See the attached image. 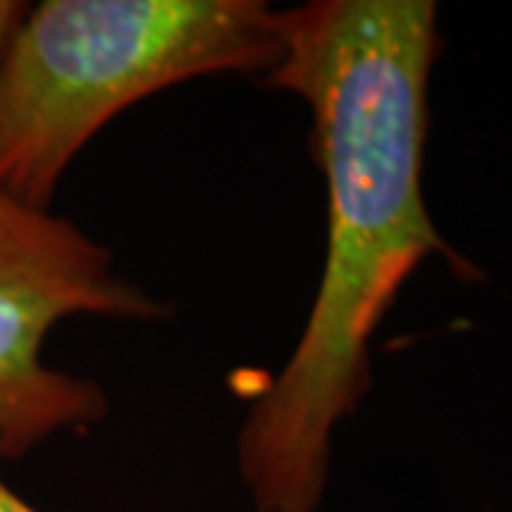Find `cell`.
<instances>
[{
    "label": "cell",
    "mask_w": 512,
    "mask_h": 512,
    "mask_svg": "<svg viewBox=\"0 0 512 512\" xmlns=\"http://www.w3.org/2000/svg\"><path fill=\"white\" fill-rule=\"evenodd\" d=\"M439 52L433 0H311L282 12V52L265 83L311 111L328 225L299 342L237 433L254 512H319L336 427L373 384L370 342L404 282L433 254L467 268L424 202Z\"/></svg>",
    "instance_id": "cell-1"
},
{
    "label": "cell",
    "mask_w": 512,
    "mask_h": 512,
    "mask_svg": "<svg viewBox=\"0 0 512 512\" xmlns=\"http://www.w3.org/2000/svg\"><path fill=\"white\" fill-rule=\"evenodd\" d=\"M282 12L262 0H43L0 69V191L52 208L117 114L200 77L268 72Z\"/></svg>",
    "instance_id": "cell-2"
},
{
    "label": "cell",
    "mask_w": 512,
    "mask_h": 512,
    "mask_svg": "<svg viewBox=\"0 0 512 512\" xmlns=\"http://www.w3.org/2000/svg\"><path fill=\"white\" fill-rule=\"evenodd\" d=\"M168 305L114 271L111 251L74 222L0 191V458L106 419L103 387L43 362L69 316L160 319Z\"/></svg>",
    "instance_id": "cell-3"
},
{
    "label": "cell",
    "mask_w": 512,
    "mask_h": 512,
    "mask_svg": "<svg viewBox=\"0 0 512 512\" xmlns=\"http://www.w3.org/2000/svg\"><path fill=\"white\" fill-rule=\"evenodd\" d=\"M26 12H29V3H20V0H0V69H3V60L9 55V46H12L15 32L20 29Z\"/></svg>",
    "instance_id": "cell-4"
},
{
    "label": "cell",
    "mask_w": 512,
    "mask_h": 512,
    "mask_svg": "<svg viewBox=\"0 0 512 512\" xmlns=\"http://www.w3.org/2000/svg\"><path fill=\"white\" fill-rule=\"evenodd\" d=\"M0 512H40L32 504H26L3 478H0Z\"/></svg>",
    "instance_id": "cell-5"
}]
</instances>
